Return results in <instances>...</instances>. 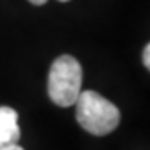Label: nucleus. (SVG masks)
<instances>
[{
  "mask_svg": "<svg viewBox=\"0 0 150 150\" xmlns=\"http://www.w3.org/2000/svg\"><path fill=\"white\" fill-rule=\"evenodd\" d=\"M59 2H69V0H59Z\"/></svg>",
  "mask_w": 150,
  "mask_h": 150,
  "instance_id": "0eeeda50",
  "label": "nucleus"
},
{
  "mask_svg": "<svg viewBox=\"0 0 150 150\" xmlns=\"http://www.w3.org/2000/svg\"><path fill=\"white\" fill-rule=\"evenodd\" d=\"M47 90L50 100L60 107L77 102L82 87V67L72 55H60L50 67Z\"/></svg>",
  "mask_w": 150,
  "mask_h": 150,
  "instance_id": "f03ea898",
  "label": "nucleus"
},
{
  "mask_svg": "<svg viewBox=\"0 0 150 150\" xmlns=\"http://www.w3.org/2000/svg\"><path fill=\"white\" fill-rule=\"evenodd\" d=\"M77 122L92 135H107L118 127L120 110L93 90L80 92L77 98Z\"/></svg>",
  "mask_w": 150,
  "mask_h": 150,
  "instance_id": "f257e3e1",
  "label": "nucleus"
},
{
  "mask_svg": "<svg viewBox=\"0 0 150 150\" xmlns=\"http://www.w3.org/2000/svg\"><path fill=\"white\" fill-rule=\"evenodd\" d=\"M20 140L18 113L10 107H0V149L17 145Z\"/></svg>",
  "mask_w": 150,
  "mask_h": 150,
  "instance_id": "7ed1b4c3",
  "label": "nucleus"
},
{
  "mask_svg": "<svg viewBox=\"0 0 150 150\" xmlns=\"http://www.w3.org/2000/svg\"><path fill=\"white\" fill-rule=\"evenodd\" d=\"M144 65L147 69L150 67V45H145L144 48Z\"/></svg>",
  "mask_w": 150,
  "mask_h": 150,
  "instance_id": "20e7f679",
  "label": "nucleus"
},
{
  "mask_svg": "<svg viewBox=\"0 0 150 150\" xmlns=\"http://www.w3.org/2000/svg\"><path fill=\"white\" fill-rule=\"evenodd\" d=\"M0 150H23L22 147H18V144L17 145H8V147H2Z\"/></svg>",
  "mask_w": 150,
  "mask_h": 150,
  "instance_id": "39448f33",
  "label": "nucleus"
},
{
  "mask_svg": "<svg viewBox=\"0 0 150 150\" xmlns=\"http://www.w3.org/2000/svg\"><path fill=\"white\" fill-rule=\"evenodd\" d=\"M28 2H30V4H33V5H43L47 0H28Z\"/></svg>",
  "mask_w": 150,
  "mask_h": 150,
  "instance_id": "423d86ee",
  "label": "nucleus"
}]
</instances>
